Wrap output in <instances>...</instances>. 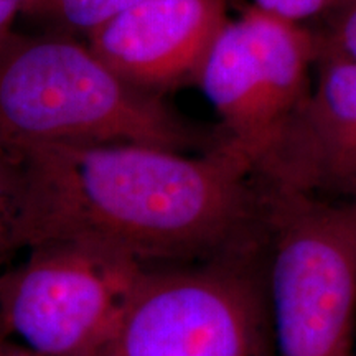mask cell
<instances>
[{
	"instance_id": "1",
	"label": "cell",
	"mask_w": 356,
	"mask_h": 356,
	"mask_svg": "<svg viewBox=\"0 0 356 356\" xmlns=\"http://www.w3.org/2000/svg\"><path fill=\"white\" fill-rule=\"evenodd\" d=\"M7 251L78 243L142 266L191 264L264 238L266 188L221 137L198 155L137 144L24 142Z\"/></svg>"
},
{
	"instance_id": "2",
	"label": "cell",
	"mask_w": 356,
	"mask_h": 356,
	"mask_svg": "<svg viewBox=\"0 0 356 356\" xmlns=\"http://www.w3.org/2000/svg\"><path fill=\"white\" fill-rule=\"evenodd\" d=\"M0 139L137 144L188 152L208 142L162 96L114 73L71 35L0 40Z\"/></svg>"
},
{
	"instance_id": "3",
	"label": "cell",
	"mask_w": 356,
	"mask_h": 356,
	"mask_svg": "<svg viewBox=\"0 0 356 356\" xmlns=\"http://www.w3.org/2000/svg\"><path fill=\"white\" fill-rule=\"evenodd\" d=\"M99 356H273L264 239L215 259L144 267Z\"/></svg>"
},
{
	"instance_id": "4",
	"label": "cell",
	"mask_w": 356,
	"mask_h": 356,
	"mask_svg": "<svg viewBox=\"0 0 356 356\" xmlns=\"http://www.w3.org/2000/svg\"><path fill=\"white\" fill-rule=\"evenodd\" d=\"M273 356H355L356 207L266 188Z\"/></svg>"
},
{
	"instance_id": "5",
	"label": "cell",
	"mask_w": 356,
	"mask_h": 356,
	"mask_svg": "<svg viewBox=\"0 0 356 356\" xmlns=\"http://www.w3.org/2000/svg\"><path fill=\"white\" fill-rule=\"evenodd\" d=\"M317 61L315 33L254 6L213 43L197 84L220 118L221 139L257 177L309 97Z\"/></svg>"
},
{
	"instance_id": "6",
	"label": "cell",
	"mask_w": 356,
	"mask_h": 356,
	"mask_svg": "<svg viewBox=\"0 0 356 356\" xmlns=\"http://www.w3.org/2000/svg\"><path fill=\"white\" fill-rule=\"evenodd\" d=\"M144 267L78 243H44L0 275V328L43 356H99Z\"/></svg>"
},
{
	"instance_id": "7",
	"label": "cell",
	"mask_w": 356,
	"mask_h": 356,
	"mask_svg": "<svg viewBox=\"0 0 356 356\" xmlns=\"http://www.w3.org/2000/svg\"><path fill=\"white\" fill-rule=\"evenodd\" d=\"M229 20L228 0H144L88 33V47L124 81L162 96L198 83Z\"/></svg>"
},
{
	"instance_id": "8",
	"label": "cell",
	"mask_w": 356,
	"mask_h": 356,
	"mask_svg": "<svg viewBox=\"0 0 356 356\" xmlns=\"http://www.w3.org/2000/svg\"><path fill=\"white\" fill-rule=\"evenodd\" d=\"M317 63L310 95L259 180L270 190L356 207V65Z\"/></svg>"
},
{
	"instance_id": "9",
	"label": "cell",
	"mask_w": 356,
	"mask_h": 356,
	"mask_svg": "<svg viewBox=\"0 0 356 356\" xmlns=\"http://www.w3.org/2000/svg\"><path fill=\"white\" fill-rule=\"evenodd\" d=\"M144 0H29L24 15L44 20L66 32L92 30Z\"/></svg>"
},
{
	"instance_id": "10",
	"label": "cell",
	"mask_w": 356,
	"mask_h": 356,
	"mask_svg": "<svg viewBox=\"0 0 356 356\" xmlns=\"http://www.w3.org/2000/svg\"><path fill=\"white\" fill-rule=\"evenodd\" d=\"M335 8L325 33L315 35L318 60L328 58L356 65V0H341Z\"/></svg>"
},
{
	"instance_id": "11",
	"label": "cell",
	"mask_w": 356,
	"mask_h": 356,
	"mask_svg": "<svg viewBox=\"0 0 356 356\" xmlns=\"http://www.w3.org/2000/svg\"><path fill=\"white\" fill-rule=\"evenodd\" d=\"M17 177H19V163L15 154L10 145L6 144V140L0 139V252L7 251Z\"/></svg>"
},
{
	"instance_id": "12",
	"label": "cell",
	"mask_w": 356,
	"mask_h": 356,
	"mask_svg": "<svg viewBox=\"0 0 356 356\" xmlns=\"http://www.w3.org/2000/svg\"><path fill=\"white\" fill-rule=\"evenodd\" d=\"M341 0H254V7L280 19L305 25L307 20L335 8Z\"/></svg>"
},
{
	"instance_id": "13",
	"label": "cell",
	"mask_w": 356,
	"mask_h": 356,
	"mask_svg": "<svg viewBox=\"0 0 356 356\" xmlns=\"http://www.w3.org/2000/svg\"><path fill=\"white\" fill-rule=\"evenodd\" d=\"M29 0H0V40L12 33V25L24 13Z\"/></svg>"
},
{
	"instance_id": "14",
	"label": "cell",
	"mask_w": 356,
	"mask_h": 356,
	"mask_svg": "<svg viewBox=\"0 0 356 356\" xmlns=\"http://www.w3.org/2000/svg\"><path fill=\"white\" fill-rule=\"evenodd\" d=\"M0 356H43L33 351L29 346L20 343L19 340L7 335L6 332L0 328Z\"/></svg>"
},
{
	"instance_id": "15",
	"label": "cell",
	"mask_w": 356,
	"mask_h": 356,
	"mask_svg": "<svg viewBox=\"0 0 356 356\" xmlns=\"http://www.w3.org/2000/svg\"><path fill=\"white\" fill-rule=\"evenodd\" d=\"M355 356H356V350H355Z\"/></svg>"
}]
</instances>
